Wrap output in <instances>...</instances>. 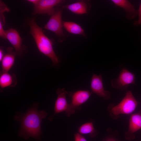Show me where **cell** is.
<instances>
[{
	"instance_id": "1",
	"label": "cell",
	"mask_w": 141,
	"mask_h": 141,
	"mask_svg": "<svg viewBox=\"0 0 141 141\" xmlns=\"http://www.w3.org/2000/svg\"><path fill=\"white\" fill-rule=\"evenodd\" d=\"M39 105L38 103H34L26 113H18L14 116V119L20 123L19 136L21 137L26 139L30 137L37 140L40 138L41 124L48 114L44 110H38Z\"/></svg>"
},
{
	"instance_id": "2",
	"label": "cell",
	"mask_w": 141,
	"mask_h": 141,
	"mask_svg": "<svg viewBox=\"0 0 141 141\" xmlns=\"http://www.w3.org/2000/svg\"><path fill=\"white\" fill-rule=\"evenodd\" d=\"M28 24L30 33L32 36L39 51L52 61L53 65L57 66L59 61L53 48L52 42L44 33L42 29L37 24L35 18L29 19Z\"/></svg>"
},
{
	"instance_id": "3",
	"label": "cell",
	"mask_w": 141,
	"mask_h": 141,
	"mask_svg": "<svg viewBox=\"0 0 141 141\" xmlns=\"http://www.w3.org/2000/svg\"><path fill=\"white\" fill-rule=\"evenodd\" d=\"M138 104L131 91L128 90L124 97L118 104L111 106L109 110L110 115L113 119H117L121 114H131L136 109Z\"/></svg>"
},
{
	"instance_id": "4",
	"label": "cell",
	"mask_w": 141,
	"mask_h": 141,
	"mask_svg": "<svg viewBox=\"0 0 141 141\" xmlns=\"http://www.w3.org/2000/svg\"><path fill=\"white\" fill-rule=\"evenodd\" d=\"M92 94L91 92L83 90H79L68 93V94L71 97V100L66 112L67 116L69 117L74 114L76 110H80V106L86 102Z\"/></svg>"
},
{
	"instance_id": "5",
	"label": "cell",
	"mask_w": 141,
	"mask_h": 141,
	"mask_svg": "<svg viewBox=\"0 0 141 141\" xmlns=\"http://www.w3.org/2000/svg\"><path fill=\"white\" fill-rule=\"evenodd\" d=\"M62 8H57L44 27L45 29L53 32L60 38L63 37L64 36L62 28Z\"/></svg>"
},
{
	"instance_id": "6",
	"label": "cell",
	"mask_w": 141,
	"mask_h": 141,
	"mask_svg": "<svg viewBox=\"0 0 141 141\" xmlns=\"http://www.w3.org/2000/svg\"><path fill=\"white\" fill-rule=\"evenodd\" d=\"M136 79L133 73L123 68L117 78L112 79L111 85L113 88L122 91L127 89L130 85H135Z\"/></svg>"
},
{
	"instance_id": "7",
	"label": "cell",
	"mask_w": 141,
	"mask_h": 141,
	"mask_svg": "<svg viewBox=\"0 0 141 141\" xmlns=\"http://www.w3.org/2000/svg\"><path fill=\"white\" fill-rule=\"evenodd\" d=\"M64 1L61 0H41L34 5L33 14H47L51 16L55 12L54 7L62 3Z\"/></svg>"
},
{
	"instance_id": "8",
	"label": "cell",
	"mask_w": 141,
	"mask_h": 141,
	"mask_svg": "<svg viewBox=\"0 0 141 141\" xmlns=\"http://www.w3.org/2000/svg\"><path fill=\"white\" fill-rule=\"evenodd\" d=\"M68 93L64 88H58L56 91L57 97L55 101L54 107V114L48 118L50 121H52L54 116L57 114L67 111L69 104L66 99V95Z\"/></svg>"
},
{
	"instance_id": "9",
	"label": "cell",
	"mask_w": 141,
	"mask_h": 141,
	"mask_svg": "<svg viewBox=\"0 0 141 141\" xmlns=\"http://www.w3.org/2000/svg\"><path fill=\"white\" fill-rule=\"evenodd\" d=\"M90 87L92 93L95 94L105 99H109L110 97V92L104 89L101 74H93L90 82Z\"/></svg>"
},
{
	"instance_id": "10",
	"label": "cell",
	"mask_w": 141,
	"mask_h": 141,
	"mask_svg": "<svg viewBox=\"0 0 141 141\" xmlns=\"http://www.w3.org/2000/svg\"><path fill=\"white\" fill-rule=\"evenodd\" d=\"M141 129V110L138 112L132 114L130 117L128 130L125 133V137L131 141L134 138V134Z\"/></svg>"
},
{
	"instance_id": "11",
	"label": "cell",
	"mask_w": 141,
	"mask_h": 141,
	"mask_svg": "<svg viewBox=\"0 0 141 141\" xmlns=\"http://www.w3.org/2000/svg\"><path fill=\"white\" fill-rule=\"evenodd\" d=\"M6 39L13 46L17 55L20 56L23 52L22 39L17 31L10 28L5 31Z\"/></svg>"
},
{
	"instance_id": "12",
	"label": "cell",
	"mask_w": 141,
	"mask_h": 141,
	"mask_svg": "<svg viewBox=\"0 0 141 141\" xmlns=\"http://www.w3.org/2000/svg\"><path fill=\"white\" fill-rule=\"evenodd\" d=\"M115 5L123 9L125 13L126 18L128 20L135 19L138 16L137 10L131 3L127 0H111Z\"/></svg>"
},
{
	"instance_id": "13",
	"label": "cell",
	"mask_w": 141,
	"mask_h": 141,
	"mask_svg": "<svg viewBox=\"0 0 141 141\" xmlns=\"http://www.w3.org/2000/svg\"><path fill=\"white\" fill-rule=\"evenodd\" d=\"M73 13L79 15L87 14L90 9L91 5L88 1H81L63 6Z\"/></svg>"
},
{
	"instance_id": "14",
	"label": "cell",
	"mask_w": 141,
	"mask_h": 141,
	"mask_svg": "<svg viewBox=\"0 0 141 141\" xmlns=\"http://www.w3.org/2000/svg\"><path fill=\"white\" fill-rule=\"evenodd\" d=\"M7 52L4 55L1 62L2 71L8 72L13 66L15 62L16 54L13 51V48L9 47L7 49Z\"/></svg>"
},
{
	"instance_id": "15",
	"label": "cell",
	"mask_w": 141,
	"mask_h": 141,
	"mask_svg": "<svg viewBox=\"0 0 141 141\" xmlns=\"http://www.w3.org/2000/svg\"><path fill=\"white\" fill-rule=\"evenodd\" d=\"M17 83L15 75L8 72L2 71L0 75V87L1 89L9 87H14Z\"/></svg>"
},
{
	"instance_id": "16",
	"label": "cell",
	"mask_w": 141,
	"mask_h": 141,
	"mask_svg": "<svg viewBox=\"0 0 141 141\" xmlns=\"http://www.w3.org/2000/svg\"><path fill=\"white\" fill-rule=\"evenodd\" d=\"M62 25L63 27L68 32L86 37L84 30L78 24L73 22L64 21L63 22Z\"/></svg>"
},
{
	"instance_id": "17",
	"label": "cell",
	"mask_w": 141,
	"mask_h": 141,
	"mask_svg": "<svg viewBox=\"0 0 141 141\" xmlns=\"http://www.w3.org/2000/svg\"><path fill=\"white\" fill-rule=\"evenodd\" d=\"M78 132L81 134H89L92 138L95 137L98 134L91 122H87L81 125L78 128Z\"/></svg>"
},
{
	"instance_id": "18",
	"label": "cell",
	"mask_w": 141,
	"mask_h": 141,
	"mask_svg": "<svg viewBox=\"0 0 141 141\" xmlns=\"http://www.w3.org/2000/svg\"><path fill=\"white\" fill-rule=\"evenodd\" d=\"M0 2V36L2 38L6 39L5 31L3 28V26L5 24V19L3 14L5 11H9V10L3 2L1 1Z\"/></svg>"
},
{
	"instance_id": "19",
	"label": "cell",
	"mask_w": 141,
	"mask_h": 141,
	"mask_svg": "<svg viewBox=\"0 0 141 141\" xmlns=\"http://www.w3.org/2000/svg\"><path fill=\"white\" fill-rule=\"evenodd\" d=\"M138 18L137 20L134 21L133 25L136 27H138L141 25V2L139 9L137 10Z\"/></svg>"
},
{
	"instance_id": "20",
	"label": "cell",
	"mask_w": 141,
	"mask_h": 141,
	"mask_svg": "<svg viewBox=\"0 0 141 141\" xmlns=\"http://www.w3.org/2000/svg\"><path fill=\"white\" fill-rule=\"evenodd\" d=\"M74 138L75 141H87L82 134L78 133L74 134Z\"/></svg>"
},
{
	"instance_id": "21",
	"label": "cell",
	"mask_w": 141,
	"mask_h": 141,
	"mask_svg": "<svg viewBox=\"0 0 141 141\" xmlns=\"http://www.w3.org/2000/svg\"><path fill=\"white\" fill-rule=\"evenodd\" d=\"M28 2H31L34 4V5H35L37 4L39 2V0H28Z\"/></svg>"
},
{
	"instance_id": "22",
	"label": "cell",
	"mask_w": 141,
	"mask_h": 141,
	"mask_svg": "<svg viewBox=\"0 0 141 141\" xmlns=\"http://www.w3.org/2000/svg\"><path fill=\"white\" fill-rule=\"evenodd\" d=\"M4 55L3 51L2 49H0V61L1 62L2 59Z\"/></svg>"
},
{
	"instance_id": "23",
	"label": "cell",
	"mask_w": 141,
	"mask_h": 141,
	"mask_svg": "<svg viewBox=\"0 0 141 141\" xmlns=\"http://www.w3.org/2000/svg\"><path fill=\"white\" fill-rule=\"evenodd\" d=\"M104 141H116V140L114 138L110 137L107 138Z\"/></svg>"
},
{
	"instance_id": "24",
	"label": "cell",
	"mask_w": 141,
	"mask_h": 141,
	"mask_svg": "<svg viewBox=\"0 0 141 141\" xmlns=\"http://www.w3.org/2000/svg\"></svg>"
}]
</instances>
